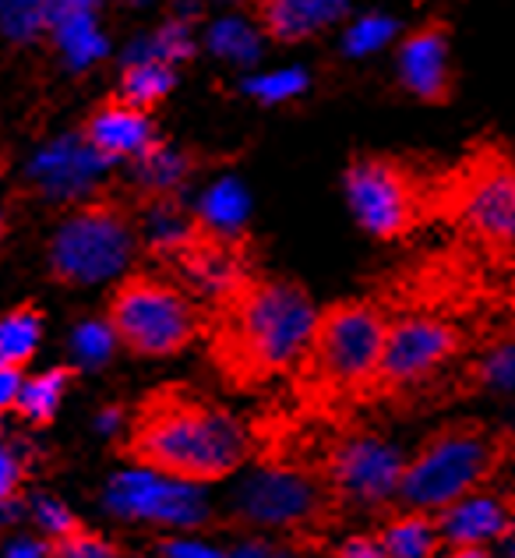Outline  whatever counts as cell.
<instances>
[{"instance_id":"cell-1","label":"cell","mask_w":515,"mask_h":558,"mask_svg":"<svg viewBox=\"0 0 515 558\" xmlns=\"http://www.w3.org/2000/svg\"><path fill=\"white\" fill-rule=\"evenodd\" d=\"M315 322L318 312L301 283L252 272L205 322L209 361L230 389H258L297 372Z\"/></svg>"},{"instance_id":"cell-2","label":"cell","mask_w":515,"mask_h":558,"mask_svg":"<svg viewBox=\"0 0 515 558\" xmlns=\"http://www.w3.org/2000/svg\"><path fill=\"white\" fill-rule=\"evenodd\" d=\"M124 457L156 477L198 488L247 463L252 432L191 386H159L131 417Z\"/></svg>"},{"instance_id":"cell-3","label":"cell","mask_w":515,"mask_h":558,"mask_svg":"<svg viewBox=\"0 0 515 558\" xmlns=\"http://www.w3.org/2000/svg\"><path fill=\"white\" fill-rule=\"evenodd\" d=\"M385 336L389 318L375 301H335L318 312L311 343L293 372L301 400L315 407L371 400Z\"/></svg>"},{"instance_id":"cell-4","label":"cell","mask_w":515,"mask_h":558,"mask_svg":"<svg viewBox=\"0 0 515 558\" xmlns=\"http://www.w3.org/2000/svg\"><path fill=\"white\" fill-rule=\"evenodd\" d=\"M205 318L195 298L176 279L135 272L110 293L107 326L113 340L135 357H173L205 332Z\"/></svg>"},{"instance_id":"cell-5","label":"cell","mask_w":515,"mask_h":558,"mask_svg":"<svg viewBox=\"0 0 515 558\" xmlns=\"http://www.w3.org/2000/svg\"><path fill=\"white\" fill-rule=\"evenodd\" d=\"M498 460H502V438L491 435L483 424H445L417 449L414 460H406L400 498L409 512L431 517L466 495H477L480 484L494 474Z\"/></svg>"},{"instance_id":"cell-6","label":"cell","mask_w":515,"mask_h":558,"mask_svg":"<svg viewBox=\"0 0 515 558\" xmlns=\"http://www.w3.org/2000/svg\"><path fill=\"white\" fill-rule=\"evenodd\" d=\"M135 247V213L117 198H88L61 219L47 247V266L57 283L93 287L121 276Z\"/></svg>"},{"instance_id":"cell-7","label":"cell","mask_w":515,"mask_h":558,"mask_svg":"<svg viewBox=\"0 0 515 558\" xmlns=\"http://www.w3.org/2000/svg\"><path fill=\"white\" fill-rule=\"evenodd\" d=\"M346 198L371 238L400 241L428 219L434 187L400 156H357L346 167Z\"/></svg>"},{"instance_id":"cell-8","label":"cell","mask_w":515,"mask_h":558,"mask_svg":"<svg viewBox=\"0 0 515 558\" xmlns=\"http://www.w3.org/2000/svg\"><path fill=\"white\" fill-rule=\"evenodd\" d=\"M441 213L452 216L469 238L515 252V163L502 156H474L434 187Z\"/></svg>"},{"instance_id":"cell-9","label":"cell","mask_w":515,"mask_h":558,"mask_svg":"<svg viewBox=\"0 0 515 558\" xmlns=\"http://www.w3.org/2000/svg\"><path fill=\"white\" fill-rule=\"evenodd\" d=\"M459 354H463V332L445 318L414 315V318L389 322L371 400H392V396H403L424 386V381H431Z\"/></svg>"},{"instance_id":"cell-10","label":"cell","mask_w":515,"mask_h":558,"mask_svg":"<svg viewBox=\"0 0 515 558\" xmlns=\"http://www.w3.org/2000/svg\"><path fill=\"white\" fill-rule=\"evenodd\" d=\"M403 470H406L403 452L389 446L385 438L367 432L343 435L340 442H332L326 457L329 488L360 506H378L385 498L400 495Z\"/></svg>"},{"instance_id":"cell-11","label":"cell","mask_w":515,"mask_h":558,"mask_svg":"<svg viewBox=\"0 0 515 558\" xmlns=\"http://www.w3.org/2000/svg\"><path fill=\"white\" fill-rule=\"evenodd\" d=\"M107 506L117 517H127V520H156V523H176V526H195L209 517L198 488L156 477L149 470L113 477L107 488Z\"/></svg>"},{"instance_id":"cell-12","label":"cell","mask_w":515,"mask_h":558,"mask_svg":"<svg viewBox=\"0 0 515 558\" xmlns=\"http://www.w3.org/2000/svg\"><path fill=\"white\" fill-rule=\"evenodd\" d=\"M237 512L255 523H297L315 520L321 512V492L301 470L269 466L244 481L237 495Z\"/></svg>"},{"instance_id":"cell-13","label":"cell","mask_w":515,"mask_h":558,"mask_svg":"<svg viewBox=\"0 0 515 558\" xmlns=\"http://www.w3.org/2000/svg\"><path fill=\"white\" fill-rule=\"evenodd\" d=\"M400 82L406 93L424 102L452 99V64H449V25L424 22L403 39L400 50Z\"/></svg>"},{"instance_id":"cell-14","label":"cell","mask_w":515,"mask_h":558,"mask_svg":"<svg viewBox=\"0 0 515 558\" xmlns=\"http://www.w3.org/2000/svg\"><path fill=\"white\" fill-rule=\"evenodd\" d=\"M107 167H110L107 159H99L88 149L82 135H71L64 142L50 145V149L36 159L33 170H28V181H33V187L42 198L71 202V198L88 195Z\"/></svg>"},{"instance_id":"cell-15","label":"cell","mask_w":515,"mask_h":558,"mask_svg":"<svg viewBox=\"0 0 515 558\" xmlns=\"http://www.w3.org/2000/svg\"><path fill=\"white\" fill-rule=\"evenodd\" d=\"M82 138L99 159L113 163V159H124V156L138 159L149 153L156 145V128L149 113L131 110L124 102L110 99L85 121Z\"/></svg>"},{"instance_id":"cell-16","label":"cell","mask_w":515,"mask_h":558,"mask_svg":"<svg viewBox=\"0 0 515 558\" xmlns=\"http://www.w3.org/2000/svg\"><path fill=\"white\" fill-rule=\"evenodd\" d=\"M438 537L452 548H480L488 541H498L508 526L512 517L502 498L494 495H466L455 506L441 509L438 517Z\"/></svg>"},{"instance_id":"cell-17","label":"cell","mask_w":515,"mask_h":558,"mask_svg":"<svg viewBox=\"0 0 515 558\" xmlns=\"http://www.w3.org/2000/svg\"><path fill=\"white\" fill-rule=\"evenodd\" d=\"M343 11L346 4H321V0H269L258 4V25L275 43H301L343 19Z\"/></svg>"},{"instance_id":"cell-18","label":"cell","mask_w":515,"mask_h":558,"mask_svg":"<svg viewBox=\"0 0 515 558\" xmlns=\"http://www.w3.org/2000/svg\"><path fill=\"white\" fill-rule=\"evenodd\" d=\"M47 28L53 33L57 47L75 68L93 64L96 57L107 53V39L99 36L93 4H53L47 8Z\"/></svg>"},{"instance_id":"cell-19","label":"cell","mask_w":515,"mask_h":558,"mask_svg":"<svg viewBox=\"0 0 515 558\" xmlns=\"http://www.w3.org/2000/svg\"><path fill=\"white\" fill-rule=\"evenodd\" d=\"M173 89V68L152 57H127V68L121 82H117V102L131 110L149 113L156 102H163Z\"/></svg>"},{"instance_id":"cell-20","label":"cell","mask_w":515,"mask_h":558,"mask_svg":"<svg viewBox=\"0 0 515 558\" xmlns=\"http://www.w3.org/2000/svg\"><path fill=\"white\" fill-rule=\"evenodd\" d=\"M191 159L167 149L163 142H156L149 153L135 159V184L145 195V202H173L176 187L187 181Z\"/></svg>"},{"instance_id":"cell-21","label":"cell","mask_w":515,"mask_h":558,"mask_svg":"<svg viewBox=\"0 0 515 558\" xmlns=\"http://www.w3.org/2000/svg\"><path fill=\"white\" fill-rule=\"evenodd\" d=\"M378 541L389 558H434L441 545L438 523L428 512H406V517L389 520Z\"/></svg>"},{"instance_id":"cell-22","label":"cell","mask_w":515,"mask_h":558,"mask_svg":"<svg viewBox=\"0 0 515 558\" xmlns=\"http://www.w3.org/2000/svg\"><path fill=\"white\" fill-rule=\"evenodd\" d=\"M244 219H247V195L233 178L219 181V184H212L209 191H205L201 209H198V227L216 233V238L237 241Z\"/></svg>"},{"instance_id":"cell-23","label":"cell","mask_w":515,"mask_h":558,"mask_svg":"<svg viewBox=\"0 0 515 558\" xmlns=\"http://www.w3.org/2000/svg\"><path fill=\"white\" fill-rule=\"evenodd\" d=\"M42 336V312L36 304H19L0 318V364L25 368Z\"/></svg>"},{"instance_id":"cell-24","label":"cell","mask_w":515,"mask_h":558,"mask_svg":"<svg viewBox=\"0 0 515 558\" xmlns=\"http://www.w3.org/2000/svg\"><path fill=\"white\" fill-rule=\"evenodd\" d=\"M71 378H75V368H50V372H42L36 378H25L22 396H19V403H14V410H19L28 424L42 428V424H50L57 417V410H61Z\"/></svg>"},{"instance_id":"cell-25","label":"cell","mask_w":515,"mask_h":558,"mask_svg":"<svg viewBox=\"0 0 515 558\" xmlns=\"http://www.w3.org/2000/svg\"><path fill=\"white\" fill-rule=\"evenodd\" d=\"M209 43H212L216 53H223V57H230V61H237V64H247V61H255V57H258V36L244 22L212 25Z\"/></svg>"},{"instance_id":"cell-26","label":"cell","mask_w":515,"mask_h":558,"mask_svg":"<svg viewBox=\"0 0 515 558\" xmlns=\"http://www.w3.org/2000/svg\"><path fill=\"white\" fill-rule=\"evenodd\" d=\"M113 343L117 340L107 322H85V326H78L75 336H71V350H75V357L85 368H99V364L113 354Z\"/></svg>"},{"instance_id":"cell-27","label":"cell","mask_w":515,"mask_h":558,"mask_svg":"<svg viewBox=\"0 0 515 558\" xmlns=\"http://www.w3.org/2000/svg\"><path fill=\"white\" fill-rule=\"evenodd\" d=\"M33 512H36V523L42 526V534L50 537V545H53V541H64V537L82 531L75 512H71L64 502H57V498H50V495H39L33 502Z\"/></svg>"},{"instance_id":"cell-28","label":"cell","mask_w":515,"mask_h":558,"mask_svg":"<svg viewBox=\"0 0 515 558\" xmlns=\"http://www.w3.org/2000/svg\"><path fill=\"white\" fill-rule=\"evenodd\" d=\"M50 558H121V555H117V548L102 534H93L82 526L78 534H71L64 541H53Z\"/></svg>"},{"instance_id":"cell-29","label":"cell","mask_w":515,"mask_h":558,"mask_svg":"<svg viewBox=\"0 0 515 558\" xmlns=\"http://www.w3.org/2000/svg\"><path fill=\"white\" fill-rule=\"evenodd\" d=\"M247 93L265 99V102H275V99H290L307 89V75L304 71H275V75H261V78H252L244 85Z\"/></svg>"},{"instance_id":"cell-30","label":"cell","mask_w":515,"mask_h":558,"mask_svg":"<svg viewBox=\"0 0 515 558\" xmlns=\"http://www.w3.org/2000/svg\"><path fill=\"white\" fill-rule=\"evenodd\" d=\"M395 36V22L392 19H364V22H357L346 33V43H343V50L346 53H371L375 47H381V43H389Z\"/></svg>"},{"instance_id":"cell-31","label":"cell","mask_w":515,"mask_h":558,"mask_svg":"<svg viewBox=\"0 0 515 558\" xmlns=\"http://www.w3.org/2000/svg\"><path fill=\"white\" fill-rule=\"evenodd\" d=\"M0 25L11 39H33L39 28H47V8L39 4H8L0 8Z\"/></svg>"},{"instance_id":"cell-32","label":"cell","mask_w":515,"mask_h":558,"mask_svg":"<svg viewBox=\"0 0 515 558\" xmlns=\"http://www.w3.org/2000/svg\"><path fill=\"white\" fill-rule=\"evenodd\" d=\"M25 484V463L14 449L0 446V509L19 502V492Z\"/></svg>"},{"instance_id":"cell-33","label":"cell","mask_w":515,"mask_h":558,"mask_svg":"<svg viewBox=\"0 0 515 558\" xmlns=\"http://www.w3.org/2000/svg\"><path fill=\"white\" fill-rule=\"evenodd\" d=\"M335 558H389L385 548H381V541L378 537H346L340 548H335Z\"/></svg>"},{"instance_id":"cell-34","label":"cell","mask_w":515,"mask_h":558,"mask_svg":"<svg viewBox=\"0 0 515 558\" xmlns=\"http://www.w3.org/2000/svg\"><path fill=\"white\" fill-rule=\"evenodd\" d=\"M167 558H233L212 545H198V541H163Z\"/></svg>"},{"instance_id":"cell-35","label":"cell","mask_w":515,"mask_h":558,"mask_svg":"<svg viewBox=\"0 0 515 558\" xmlns=\"http://www.w3.org/2000/svg\"><path fill=\"white\" fill-rule=\"evenodd\" d=\"M22 386H25L22 368H8V364H0V414L19 403Z\"/></svg>"},{"instance_id":"cell-36","label":"cell","mask_w":515,"mask_h":558,"mask_svg":"<svg viewBox=\"0 0 515 558\" xmlns=\"http://www.w3.org/2000/svg\"><path fill=\"white\" fill-rule=\"evenodd\" d=\"M4 558H50V545H47V541H28V537H22V541H11Z\"/></svg>"},{"instance_id":"cell-37","label":"cell","mask_w":515,"mask_h":558,"mask_svg":"<svg viewBox=\"0 0 515 558\" xmlns=\"http://www.w3.org/2000/svg\"><path fill=\"white\" fill-rule=\"evenodd\" d=\"M498 555H502V558H515V523L508 526L502 537H498Z\"/></svg>"},{"instance_id":"cell-38","label":"cell","mask_w":515,"mask_h":558,"mask_svg":"<svg viewBox=\"0 0 515 558\" xmlns=\"http://www.w3.org/2000/svg\"><path fill=\"white\" fill-rule=\"evenodd\" d=\"M445 558H494L488 548H452V555Z\"/></svg>"},{"instance_id":"cell-39","label":"cell","mask_w":515,"mask_h":558,"mask_svg":"<svg viewBox=\"0 0 515 558\" xmlns=\"http://www.w3.org/2000/svg\"><path fill=\"white\" fill-rule=\"evenodd\" d=\"M233 558H279L275 551H269V548H258V545H252V548H241Z\"/></svg>"},{"instance_id":"cell-40","label":"cell","mask_w":515,"mask_h":558,"mask_svg":"<svg viewBox=\"0 0 515 558\" xmlns=\"http://www.w3.org/2000/svg\"><path fill=\"white\" fill-rule=\"evenodd\" d=\"M117 421H121V410H107V414H102V417H99V424H102V428H107V432L113 428V424H117Z\"/></svg>"},{"instance_id":"cell-41","label":"cell","mask_w":515,"mask_h":558,"mask_svg":"<svg viewBox=\"0 0 515 558\" xmlns=\"http://www.w3.org/2000/svg\"><path fill=\"white\" fill-rule=\"evenodd\" d=\"M0 173H4V153H0Z\"/></svg>"}]
</instances>
